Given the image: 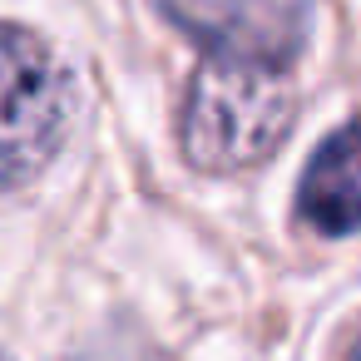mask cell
Returning <instances> with one entry per match:
<instances>
[{"label":"cell","instance_id":"cell-1","mask_svg":"<svg viewBox=\"0 0 361 361\" xmlns=\"http://www.w3.org/2000/svg\"><path fill=\"white\" fill-rule=\"evenodd\" d=\"M297 119V90L282 65L203 55L183 99V154L203 173H243L277 154Z\"/></svg>","mask_w":361,"mask_h":361},{"label":"cell","instance_id":"cell-2","mask_svg":"<svg viewBox=\"0 0 361 361\" xmlns=\"http://www.w3.org/2000/svg\"><path fill=\"white\" fill-rule=\"evenodd\" d=\"M75 80L65 60L20 25H0V188L35 178L65 144Z\"/></svg>","mask_w":361,"mask_h":361},{"label":"cell","instance_id":"cell-3","mask_svg":"<svg viewBox=\"0 0 361 361\" xmlns=\"http://www.w3.org/2000/svg\"><path fill=\"white\" fill-rule=\"evenodd\" d=\"M203 45V55H233L257 65H292L312 35V0H154Z\"/></svg>","mask_w":361,"mask_h":361},{"label":"cell","instance_id":"cell-4","mask_svg":"<svg viewBox=\"0 0 361 361\" xmlns=\"http://www.w3.org/2000/svg\"><path fill=\"white\" fill-rule=\"evenodd\" d=\"M297 213L326 238L361 228V119L336 129L312 154L297 188Z\"/></svg>","mask_w":361,"mask_h":361},{"label":"cell","instance_id":"cell-5","mask_svg":"<svg viewBox=\"0 0 361 361\" xmlns=\"http://www.w3.org/2000/svg\"><path fill=\"white\" fill-rule=\"evenodd\" d=\"M351 361H361V341H356V351H351Z\"/></svg>","mask_w":361,"mask_h":361}]
</instances>
